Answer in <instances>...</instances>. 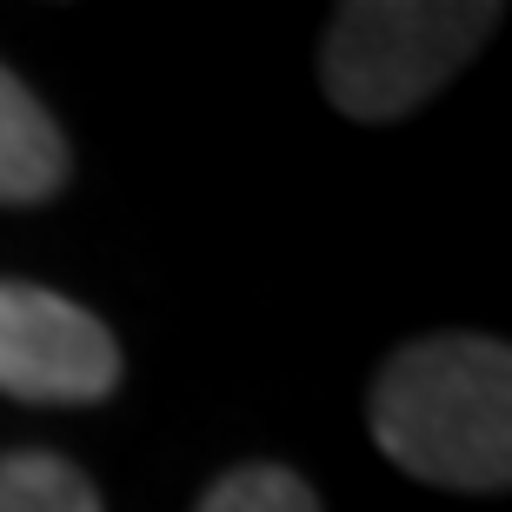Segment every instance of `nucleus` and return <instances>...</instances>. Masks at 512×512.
<instances>
[{
    "label": "nucleus",
    "mask_w": 512,
    "mask_h": 512,
    "mask_svg": "<svg viewBox=\"0 0 512 512\" xmlns=\"http://www.w3.org/2000/svg\"><path fill=\"white\" fill-rule=\"evenodd\" d=\"M366 426L399 473L453 493L512 479V353L486 333L406 340L366 393Z\"/></svg>",
    "instance_id": "f257e3e1"
},
{
    "label": "nucleus",
    "mask_w": 512,
    "mask_h": 512,
    "mask_svg": "<svg viewBox=\"0 0 512 512\" xmlns=\"http://www.w3.org/2000/svg\"><path fill=\"white\" fill-rule=\"evenodd\" d=\"M493 0H346L320 40V87L353 120H399L493 40Z\"/></svg>",
    "instance_id": "f03ea898"
},
{
    "label": "nucleus",
    "mask_w": 512,
    "mask_h": 512,
    "mask_svg": "<svg viewBox=\"0 0 512 512\" xmlns=\"http://www.w3.org/2000/svg\"><path fill=\"white\" fill-rule=\"evenodd\" d=\"M120 386L114 333L54 286L0 280V393L27 406H94Z\"/></svg>",
    "instance_id": "7ed1b4c3"
},
{
    "label": "nucleus",
    "mask_w": 512,
    "mask_h": 512,
    "mask_svg": "<svg viewBox=\"0 0 512 512\" xmlns=\"http://www.w3.org/2000/svg\"><path fill=\"white\" fill-rule=\"evenodd\" d=\"M67 140L54 114L0 67V207H40L67 187Z\"/></svg>",
    "instance_id": "20e7f679"
},
{
    "label": "nucleus",
    "mask_w": 512,
    "mask_h": 512,
    "mask_svg": "<svg viewBox=\"0 0 512 512\" xmlns=\"http://www.w3.org/2000/svg\"><path fill=\"white\" fill-rule=\"evenodd\" d=\"M0 512H100V493L74 459L7 453L0 459Z\"/></svg>",
    "instance_id": "39448f33"
},
{
    "label": "nucleus",
    "mask_w": 512,
    "mask_h": 512,
    "mask_svg": "<svg viewBox=\"0 0 512 512\" xmlns=\"http://www.w3.org/2000/svg\"><path fill=\"white\" fill-rule=\"evenodd\" d=\"M200 512H320V493L286 466H233L207 486Z\"/></svg>",
    "instance_id": "423d86ee"
}]
</instances>
